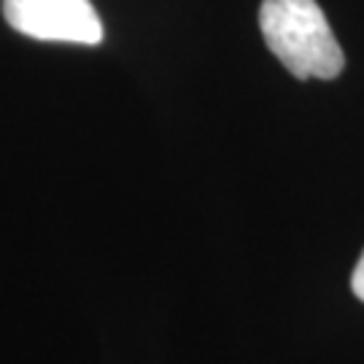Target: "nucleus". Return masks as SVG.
<instances>
[{"mask_svg":"<svg viewBox=\"0 0 364 364\" xmlns=\"http://www.w3.org/2000/svg\"><path fill=\"white\" fill-rule=\"evenodd\" d=\"M259 27L291 76L329 81L343 73L346 54L316 0H262Z\"/></svg>","mask_w":364,"mask_h":364,"instance_id":"nucleus-1","label":"nucleus"},{"mask_svg":"<svg viewBox=\"0 0 364 364\" xmlns=\"http://www.w3.org/2000/svg\"><path fill=\"white\" fill-rule=\"evenodd\" d=\"M9 27L36 41L97 46L103 22L92 0H3Z\"/></svg>","mask_w":364,"mask_h":364,"instance_id":"nucleus-2","label":"nucleus"},{"mask_svg":"<svg viewBox=\"0 0 364 364\" xmlns=\"http://www.w3.org/2000/svg\"><path fill=\"white\" fill-rule=\"evenodd\" d=\"M351 289H353V294L364 302V251H362V257H359V262H356V267H353Z\"/></svg>","mask_w":364,"mask_h":364,"instance_id":"nucleus-3","label":"nucleus"}]
</instances>
